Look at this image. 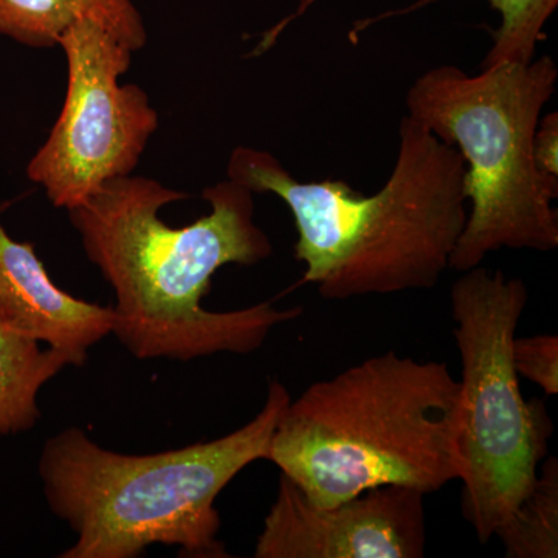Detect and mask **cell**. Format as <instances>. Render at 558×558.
Returning <instances> with one entry per match:
<instances>
[{
    "instance_id": "1",
    "label": "cell",
    "mask_w": 558,
    "mask_h": 558,
    "mask_svg": "<svg viewBox=\"0 0 558 558\" xmlns=\"http://www.w3.org/2000/svg\"><path fill=\"white\" fill-rule=\"evenodd\" d=\"M202 196L211 213L182 229L167 226L159 211L189 194L153 179L108 180L69 209L87 258L116 295L112 333L140 360L252 354L275 326L303 314L301 307L279 311L271 303L229 312L202 306L220 267L255 266L274 252L255 222L252 191L227 179Z\"/></svg>"
},
{
    "instance_id": "2",
    "label": "cell",
    "mask_w": 558,
    "mask_h": 558,
    "mask_svg": "<svg viewBox=\"0 0 558 558\" xmlns=\"http://www.w3.org/2000/svg\"><path fill=\"white\" fill-rule=\"evenodd\" d=\"M468 167L454 146L405 116L385 185L363 196L344 180L300 182L266 150L236 148L227 175L274 193L295 220L303 284L326 300L436 288L468 222Z\"/></svg>"
},
{
    "instance_id": "3",
    "label": "cell",
    "mask_w": 558,
    "mask_h": 558,
    "mask_svg": "<svg viewBox=\"0 0 558 558\" xmlns=\"http://www.w3.org/2000/svg\"><path fill=\"white\" fill-rule=\"evenodd\" d=\"M458 400L447 363L391 349L290 399L266 459L317 508L384 486L435 494L459 478Z\"/></svg>"
},
{
    "instance_id": "4",
    "label": "cell",
    "mask_w": 558,
    "mask_h": 558,
    "mask_svg": "<svg viewBox=\"0 0 558 558\" xmlns=\"http://www.w3.org/2000/svg\"><path fill=\"white\" fill-rule=\"evenodd\" d=\"M271 380L263 410L222 438L153 454L105 449L69 427L47 440L38 472L44 497L75 534L61 558H134L150 545L186 557H229L219 539L216 499L267 450L290 402Z\"/></svg>"
},
{
    "instance_id": "5",
    "label": "cell",
    "mask_w": 558,
    "mask_h": 558,
    "mask_svg": "<svg viewBox=\"0 0 558 558\" xmlns=\"http://www.w3.org/2000/svg\"><path fill=\"white\" fill-rule=\"evenodd\" d=\"M557 80L556 61L542 57L501 62L478 75L438 65L410 87L409 117L454 146L468 167L472 208L450 269L478 267L501 248L558 247V178L539 171L534 159L535 131Z\"/></svg>"
},
{
    "instance_id": "6",
    "label": "cell",
    "mask_w": 558,
    "mask_h": 558,
    "mask_svg": "<svg viewBox=\"0 0 558 558\" xmlns=\"http://www.w3.org/2000/svg\"><path fill=\"white\" fill-rule=\"evenodd\" d=\"M461 274L450 289L461 357L458 480L462 515L486 545L534 486L554 422L543 400L523 398L513 366L527 286L481 266Z\"/></svg>"
},
{
    "instance_id": "7",
    "label": "cell",
    "mask_w": 558,
    "mask_h": 558,
    "mask_svg": "<svg viewBox=\"0 0 558 558\" xmlns=\"http://www.w3.org/2000/svg\"><path fill=\"white\" fill-rule=\"evenodd\" d=\"M69 84L60 119L28 163L32 182L58 208L78 207L108 180L137 167L159 116L138 86H120L132 51L95 22L83 20L62 33Z\"/></svg>"
},
{
    "instance_id": "8",
    "label": "cell",
    "mask_w": 558,
    "mask_h": 558,
    "mask_svg": "<svg viewBox=\"0 0 558 558\" xmlns=\"http://www.w3.org/2000/svg\"><path fill=\"white\" fill-rule=\"evenodd\" d=\"M425 494L384 486L317 508L288 476L256 542V558H422L427 550Z\"/></svg>"
},
{
    "instance_id": "9",
    "label": "cell",
    "mask_w": 558,
    "mask_h": 558,
    "mask_svg": "<svg viewBox=\"0 0 558 558\" xmlns=\"http://www.w3.org/2000/svg\"><path fill=\"white\" fill-rule=\"evenodd\" d=\"M0 323L83 366L87 351L112 333L116 315L57 288L33 245L14 241L0 220Z\"/></svg>"
},
{
    "instance_id": "10",
    "label": "cell",
    "mask_w": 558,
    "mask_h": 558,
    "mask_svg": "<svg viewBox=\"0 0 558 558\" xmlns=\"http://www.w3.org/2000/svg\"><path fill=\"white\" fill-rule=\"evenodd\" d=\"M101 25L132 51L146 44L142 14L131 0H0V36L24 46H58L62 33L78 21Z\"/></svg>"
},
{
    "instance_id": "11",
    "label": "cell",
    "mask_w": 558,
    "mask_h": 558,
    "mask_svg": "<svg viewBox=\"0 0 558 558\" xmlns=\"http://www.w3.org/2000/svg\"><path fill=\"white\" fill-rule=\"evenodd\" d=\"M68 366L70 355L0 323V438L35 427L40 389Z\"/></svg>"
},
{
    "instance_id": "12",
    "label": "cell",
    "mask_w": 558,
    "mask_h": 558,
    "mask_svg": "<svg viewBox=\"0 0 558 558\" xmlns=\"http://www.w3.org/2000/svg\"><path fill=\"white\" fill-rule=\"evenodd\" d=\"M508 558L558 557V461L546 459L537 480L509 520L498 529Z\"/></svg>"
},
{
    "instance_id": "13",
    "label": "cell",
    "mask_w": 558,
    "mask_h": 558,
    "mask_svg": "<svg viewBox=\"0 0 558 558\" xmlns=\"http://www.w3.org/2000/svg\"><path fill=\"white\" fill-rule=\"evenodd\" d=\"M435 0H421L410 9L399 13L428 5ZM490 5L501 14V25L494 33V46L488 50L483 68L501 64V62H521L527 64L534 60L539 40L546 38L543 28L553 16L558 0H488Z\"/></svg>"
},
{
    "instance_id": "14",
    "label": "cell",
    "mask_w": 558,
    "mask_h": 558,
    "mask_svg": "<svg viewBox=\"0 0 558 558\" xmlns=\"http://www.w3.org/2000/svg\"><path fill=\"white\" fill-rule=\"evenodd\" d=\"M517 374L538 385L548 396L558 395V337L553 333L513 339Z\"/></svg>"
},
{
    "instance_id": "15",
    "label": "cell",
    "mask_w": 558,
    "mask_h": 558,
    "mask_svg": "<svg viewBox=\"0 0 558 558\" xmlns=\"http://www.w3.org/2000/svg\"><path fill=\"white\" fill-rule=\"evenodd\" d=\"M534 159L539 171L558 178V113L539 119L534 137Z\"/></svg>"
},
{
    "instance_id": "16",
    "label": "cell",
    "mask_w": 558,
    "mask_h": 558,
    "mask_svg": "<svg viewBox=\"0 0 558 558\" xmlns=\"http://www.w3.org/2000/svg\"><path fill=\"white\" fill-rule=\"evenodd\" d=\"M315 2H317V0H300L299 9H296L295 13H293L292 16L286 17V20L282 21L281 24H278L277 27L271 28L269 33H266V35H264L263 40H260L259 43L258 49L255 50V54H260L264 53V51L269 50L270 47L274 46L275 43H277L279 33L284 31V28L288 27L290 22L295 21L296 17L303 16V14L306 13V11L310 10Z\"/></svg>"
}]
</instances>
